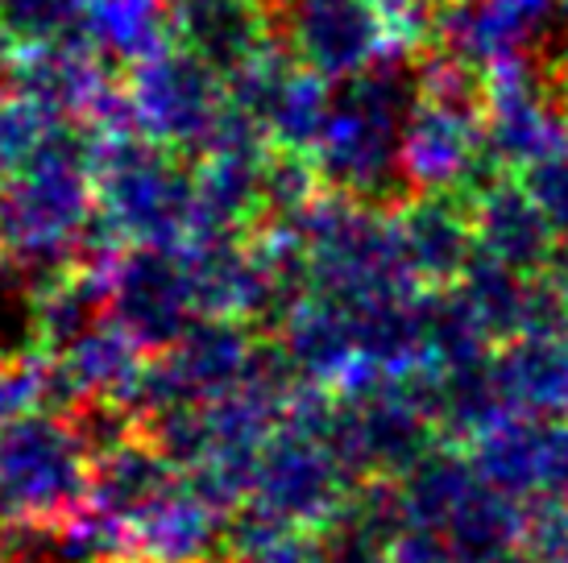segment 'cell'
Listing matches in <instances>:
<instances>
[{"label": "cell", "mask_w": 568, "mask_h": 563, "mask_svg": "<svg viewBox=\"0 0 568 563\" xmlns=\"http://www.w3.org/2000/svg\"><path fill=\"white\" fill-rule=\"evenodd\" d=\"M0 9L13 17L17 25H47L67 9V0H0Z\"/></svg>", "instance_id": "obj_1"}]
</instances>
